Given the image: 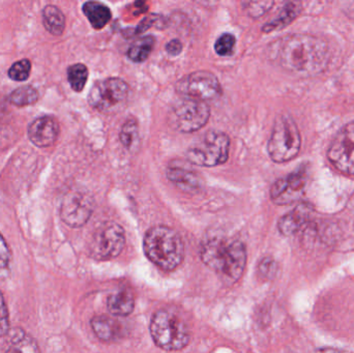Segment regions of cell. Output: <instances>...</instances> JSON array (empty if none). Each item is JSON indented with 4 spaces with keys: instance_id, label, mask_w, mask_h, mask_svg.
<instances>
[{
    "instance_id": "6da1fadb",
    "label": "cell",
    "mask_w": 354,
    "mask_h": 353,
    "mask_svg": "<svg viewBox=\"0 0 354 353\" xmlns=\"http://www.w3.org/2000/svg\"><path fill=\"white\" fill-rule=\"evenodd\" d=\"M270 57L291 74L301 77L317 76L330 64L328 44L311 35H290L270 46Z\"/></svg>"
},
{
    "instance_id": "7a4b0ae2",
    "label": "cell",
    "mask_w": 354,
    "mask_h": 353,
    "mask_svg": "<svg viewBox=\"0 0 354 353\" xmlns=\"http://www.w3.org/2000/svg\"><path fill=\"white\" fill-rule=\"evenodd\" d=\"M202 261L227 285L236 283L247 265V250L239 240L212 238L201 245Z\"/></svg>"
},
{
    "instance_id": "3957f363",
    "label": "cell",
    "mask_w": 354,
    "mask_h": 353,
    "mask_svg": "<svg viewBox=\"0 0 354 353\" xmlns=\"http://www.w3.org/2000/svg\"><path fill=\"white\" fill-rule=\"evenodd\" d=\"M143 249L147 258L165 271H174L185 258V244L178 232L167 226H155L147 232Z\"/></svg>"
},
{
    "instance_id": "277c9868",
    "label": "cell",
    "mask_w": 354,
    "mask_h": 353,
    "mask_svg": "<svg viewBox=\"0 0 354 353\" xmlns=\"http://www.w3.org/2000/svg\"><path fill=\"white\" fill-rule=\"evenodd\" d=\"M151 338L157 346L166 352H177L187 347L189 333L187 325L176 313L159 310L151 321Z\"/></svg>"
},
{
    "instance_id": "5b68a950",
    "label": "cell",
    "mask_w": 354,
    "mask_h": 353,
    "mask_svg": "<svg viewBox=\"0 0 354 353\" xmlns=\"http://www.w3.org/2000/svg\"><path fill=\"white\" fill-rule=\"evenodd\" d=\"M230 139L225 133L209 131L200 136L187 151V161L201 167H216L228 161Z\"/></svg>"
},
{
    "instance_id": "8992f818",
    "label": "cell",
    "mask_w": 354,
    "mask_h": 353,
    "mask_svg": "<svg viewBox=\"0 0 354 353\" xmlns=\"http://www.w3.org/2000/svg\"><path fill=\"white\" fill-rule=\"evenodd\" d=\"M301 145V134L295 120L290 116H279L268 140L270 159L274 163H287L299 155Z\"/></svg>"
},
{
    "instance_id": "52a82bcc",
    "label": "cell",
    "mask_w": 354,
    "mask_h": 353,
    "mask_svg": "<svg viewBox=\"0 0 354 353\" xmlns=\"http://www.w3.org/2000/svg\"><path fill=\"white\" fill-rule=\"evenodd\" d=\"M130 86L118 77L97 81L91 87L88 103L93 109L105 114H113L124 109L128 103Z\"/></svg>"
},
{
    "instance_id": "ba28073f",
    "label": "cell",
    "mask_w": 354,
    "mask_h": 353,
    "mask_svg": "<svg viewBox=\"0 0 354 353\" xmlns=\"http://www.w3.org/2000/svg\"><path fill=\"white\" fill-rule=\"evenodd\" d=\"M209 118L210 109L205 102L187 97L174 103L168 114L170 126L185 134L201 130Z\"/></svg>"
},
{
    "instance_id": "9c48e42d",
    "label": "cell",
    "mask_w": 354,
    "mask_h": 353,
    "mask_svg": "<svg viewBox=\"0 0 354 353\" xmlns=\"http://www.w3.org/2000/svg\"><path fill=\"white\" fill-rule=\"evenodd\" d=\"M126 233L124 228L114 222L102 224L91 238L89 253L97 260L116 258L124 250Z\"/></svg>"
},
{
    "instance_id": "30bf717a",
    "label": "cell",
    "mask_w": 354,
    "mask_h": 353,
    "mask_svg": "<svg viewBox=\"0 0 354 353\" xmlns=\"http://www.w3.org/2000/svg\"><path fill=\"white\" fill-rule=\"evenodd\" d=\"M176 91L183 97L197 101H212L220 97L222 86L216 75L207 70H197L185 75L176 82Z\"/></svg>"
},
{
    "instance_id": "8fae6325",
    "label": "cell",
    "mask_w": 354,
    "mask_h": 353,
    "mask_svg": "<svg viewBox=\"0 0 354 353\" xmlns=\"http://www.w3.org/2000/svg\"><path fill=\"white\" fill-rule=\"evenodd\" d=\"M328 160L337 170L354 176V122L343 126L330 143Z\"/></svg>"
},
{
    "instance_id": "7c38bea8",
    "label": "cell",
    "mask_w": 354,
    "mask_h": 353,
    "mask_svg": "<svg viewBox=\"0 0 354 353\" xmlns=\"http://www.w3.org/2000/svg\"><path fill=\"white\" fill-rule=\"evenodd\" d=\"M95 209L93 197L85 191H71L64 196L60 207V218L73 228L84 226Z\"/></svg>"
},
{
    "instance_id": "4fadbf2b",
    "label": "cell",
    "mask_w": 354,
    "mask_h": 353,
    "mask_svg": "<svg viewBox=\"0 0 354 353\" xmlns=\"http://www.w3.org/2000/svg\"><path fill=\"white\" fill-rule=\"evenodd\" d=\"M307 178V171L299 169L277 180L270 189L272 202L277 205H287L299 200L305 195Z\"/></svg>"
},
{
    "instance_id": "5bb4252c",
    "label": "cell",
    "mask_w": 354,
    "mask_h": 353,
    "mask_svg": "<svg viewBox=\"0 0 354 353\" xmlns=\"http://www.w3.org/2000/svg\"><path fill=\"white\" fill-rule=\"evenodd\" d=\"M166 174L168 180L183 192L194 194L199 192L202 189L203 182L201 176L199 175L197 170L194 169L193 165L189 162L172 160L168 164Z\"/></svg>"
},
{
    "instance_id": "9a60e30c",
    "label": "cell",
    "mask_w": 354,
    "mask_h": 353,
    "mask_svg": "<svg viewBox=\"0 0 354 353\" xmlns=\"http://www.w3.org/2000/svg\"><path fill=\"white\" fill-rule=\"evenodd\" d=\"M59 133L57 122L51 116H41L33 120L28 128V138L35 146L49 147L55 142Z\"/></svg>"
},
{
    "instance_id": "2e32d148",
    "label": "cell",
    "mask_w": 354,
    "mask_h": 353,
    "mask_svg": "<svg viewBox=\"0 0 354 353\" xmlns=\"http://www.w3.org/2000/svg\"><path fill=\"white\" fill-rule=\"evenodd\" d=\"M310 205L299 204L297 209L281 218L278 223L279 231L285 236H293L307 224L310 219Z\"/></svg>"
},
{
    "instance_id": "e0dca14e",
    "label": "cell",
    "mask_w": 354,
    "mask_h": 353,
    "mask_svg": "<svg viewBox=\"0 0 354 353\" xmlns=\"http://www.w3.org/2000/svg\"><path fill=\"white\" fill-rule=\"evenodd\" d=\"M91 325L93 333L101 341L111 342L120 337V323L105 315L93 317Z\"/></svg>"
},
{
    "instance_id": "ac0fdd59",
    "label": "cell",
    "mask_w": 354,
    "mask_h": 353,
    "mask_svg": "<svg viewBox=\"0 0 354 353\" xmlns=\"http://www.w3.org/2000/svg\"><path fill=\"white\" fill-rule=\"evenodd\" d=\"M83 12L95 29H102L111 20L112 12L106 4L97 1L85 2Z\"/></svg>"
},
{
    "instance_id": "d6986e66",
    "label": "cell",
    "mask_w": 354,
    "mask_h": 353,
    "mask_svg": "<svg viewBox=\"0 0 354 353\" xmlns=\"http://www.w3.org/2000/svg\"><path fill=\"white\" fill-rule=\"evenodd\" d=\"M107 308L115 316H129L134 311V296L128 290H120L109 296Z\"/></svg>"
},
{
    "instance_id": "ffe728a7",
    "label": "cell",
    "mask_w": 354,
    "mask_h": 353,
    "mask_svg": "<svg viewBox=\"0 0 354 353\" xmlns=\"http://www.w3.org/2000/svg\"><path fill=\"white\" fill-rule=\"evenodd\" d=\"M6 353H41L35 338L25 334L21 329L12 331L10 344Z\"/></svg>"
},
{
    "instance_id": "44dd1931",
    "label": "cell",
    "mask_w": 354,
    "mask_h": 353,
    "mask_svg": "<svg viewBox=\"0 0 354 353\" xmlns=\"http://www.w3.org/2000/svg\"><path fill=\"white\" fill-rule=\"evenodd\" d=\"M301 10V3H299V2H288V3L283 8L282 12H280L278 18L266 23L262 30H263L264 32L268 33L274 30H280V29L288 26V25L299 16Z\"/></svg>"
},
{
    "instance_id": "7402d4cb",
    "label": "cell",
    "mask_w": 354,
    "mask_h": 353,
    "mask_svg": "<svg viewBox=\"0 0 354 353\" xmlns=\"http://www.w3.org/2000/svg\"><path fill=\"white\" fill-rule=\"evenodd\" d=\"M43 22L45 28L53 35H62L66 28V17L55 6H47L43 10Z\"/></svg>"
},
{
    "instance_id": "603a6c76",
    "label": "cell",
    "mask_w": 354,
    "mask_h": 353,
    "mask_svg": "<svg viewBox=\"0 0 354 353\" xmlns=\"http://www.w3.org/2000/svg\"><path fill=\"white\" fill-rule=\"evenodd\" d=\"M155 46V37L151 35L141 37L131 45L128 50L129 59L133 62H143L149 57Z\"/></svg>"
},
{
    "instance_id": "cb8c5ba5",
    "label": "cell",
    "mask_w": 354,
    "mask_h": 353,
    "mask_svg": "<svg viewBox=\"0 0 354 353\" xmlns=\"http://www.w3.org/2000/svg\"><path fill=\"white\" fill-rule=\"evenodd\" d=\"M120 139L128 151L136 149L139 143V126L135 118L131 117L126 120L120 131Z\"/></svg>"
},
{
    "instance_id": "d4e9b609",
    "label": "cell",
    "mask_w": 354,
    "mask_h": 353,
    "mask_svg": "<svg viewBox=\"0 0 354 353\" xmlns=\"http://www.w3.org/2000/svg\"><path fill=\"white\" fill-rule=\"evenodd\" d=\"M10 104L17 107H24V106L32 105L37 103L39 99V93L35 87L24 85V86L19 87L16 90L10 93Z\"/></svg>"
},
{
    "instance_id": "484cf974",
    "label": "cell",
    "mask_w": 354,
    "mask_h": 353,
    "mask_svg": "<svg viewBox=\"0 0 354 353\" xmlns=\"http://www.w3.org/2000/svg\"><path fill=\"white\" fill-rule=\"evenodd\" d=\"M88 79V68L85 64H76L68 68V80L73 90L80 93L84 89Z\"/></svg>"
},
{
    "instance_id": "4316f807",
    "label": "cell",
    "mask_w": 354,
    "mask_h": 353,
    "mask_svg": "<svg viewBox=\"0 0 354 353\" xmlns=\"http://www.w3.org/2000/svg\"><path fill=\"white\" fill-rule=\"evenodd\" d=\"M31 62L28 59H22L15 62L10 66L8 75L12 80L23 82V81H26L29 78Z\"/></svg>"
},
{
    "instance_id": "83f0119b",
    "label": "cell",
    "mask_w": 354,
    "mask_h": 353,
    "mask_svg": "<svg viewBox=\"0 0 354 353\" xmlns=\"http://www.w3.org/2000/svg\"><path fill=\"white\" fill-rule=\"evenodd\" d=\"M236 39L231 33H223L214 44V50L220 56H229L234 51Z\"/></svg>"
},
{
    "instance_id": "f1b7e54d",
    "label": "cell",
    "mask_w": 354,
    "mask_h": 353,
    "mask_svg": "<svg viewBox=\"0 0 354 353\" xmlns=\"http://www.w3.org/2000/svg\"><path fill=\"white\" fill-rule=\"evenodd\" d=\"M274 6V1H247L243 2V8L252 18H258L268 12Z\"/></svg>"
},
{
    "instance_id": "f546056e",
    "label": "cell",
    "mask_w": 354,
    "mask_h": 353,
    "mask_svg": "<svg viewBox=\"0 0 354 353\" xmlns=\"http://www.w3.org/2000/svg\"><path fill=\"white\" fill-rule=\"evenodd\" d=\"M12 253L2 234L0 233V278L8 277Z\"/></svg>"
},
{
    "instance_id": "4dcf8cb0",
    "label": "cell",
    "mask_w": 354,
    "mask_h": 353,
    "mask_svg": "<svg viewBox=\"0 0 354 353\" xmlns=\"http://www.w3.org/2000/svg\"><path fill=\"white\" fill-rule=\"evenodd\" d=\"M10 332V314L3 294L0 292V338L8 335Z\"/></svg>"
},
{
    "instance_id": "1f68e13d",
    "label": "cell",
    "mask_w": 354,
    "mask_h": 353,
    "mask_svg": "<svg viewBox=\"0 0 354 353\" xmlns=\"http://www.w3.org/2000/svg\"><path fill=\"white\" fill-rule=\"evenodd\" d=\"M277 269L278 267H277L276 261L272 257H266L260 261L258 271L264 279H272L276 276Z\"/></svg>"
},
{
    "instance_id": "d6a6232c",
    "label": "cell",
    "mask_w": 354,
    "mask_h": 353,
    "mask_svg": "<svg viewBox=\"0 0 354 353\" xmlns=\"http://www.w3.org/2000/svg\"><path fill=\"white\" fill-rule=\"evenodd\" d=\"M166 51L169 55L177 56L183 52V44L179 39H171L166 45Z\"/></svg>"
},
{
    "instance_id": "836d02e7",
    "label": "cell",
    "mask_w": 354,
    "mask_h": 353,
    "mask_svg": "<svg viewBox=\"0 0 354 353\" xmlns=\"http://www.w3.org/2000/svg\"><path fill=\"white\" fill-rule=\"evenodd\" d=\"M315 353H351V352H344V350H336V348L324 347V348H319V350H316Z\"/></svg>"
}]
</instances>
